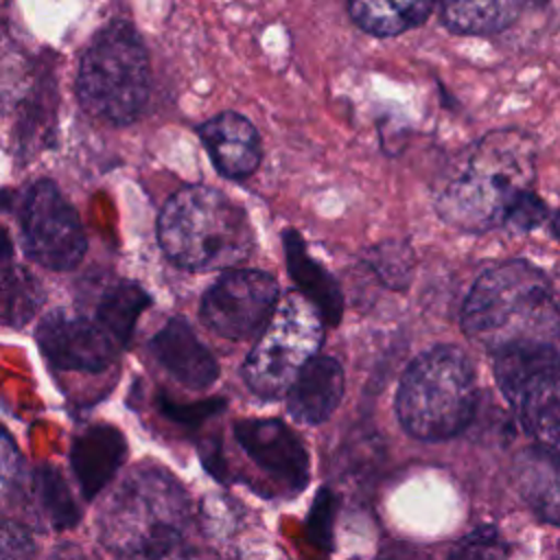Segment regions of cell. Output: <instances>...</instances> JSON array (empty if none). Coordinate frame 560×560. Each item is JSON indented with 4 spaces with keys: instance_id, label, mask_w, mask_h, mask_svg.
<instances>
[{
    "instance_id": "obj_1",
    "label": "cell",
    "mask_w": 560,
    "mask_h": 560,
    "mask_svg": "<svg viewBox=\"0 0 560 560\" xmlns=\"http://www.w3.org/2000/svg\"><path fill=\"white\" fill-rule=\"evenodd\" d=\"M534 175V138L518 129L490 131L459 158L435 197V210L459 230H492L512 221L532 195Z\"/></svg>"
},
{
    "instance_id": "obj_2",
    "label": "cell",
    "mask_w": 560,
    "mask_h": 560,
    "mask_svg": "<svg viewBox=\"0 0 560 560\" xmlns=\"http://www.w3.org/2000/svg\"><path fill=\"white\" fill-rule=\"evenodd\" d=\"M462 328L497 354L556 341L560 308L540 269L525 260H510L477 278L464 302Z\"/></svg>"
},
{
    "instance_id": "obj_3",
    "label": "cell",
    "mask_w": 560,
    "mask_h": 560,
    "mask_svg": "<svg viewBox=\"0 0 560 560\" xmlns=\"http://www.w3.org/2000/svg\"><path fill=\"white\" fill-rule=\"evenodd\" d=\"M164 254L186 269H228L245 260L254 245L247 212L210 186H184L158 217Z\"/></svg>"
},
{
    "instance_id": "obj_4",
    "label": "cell",
    "mask_w": 560,
    "mask_h": 560,
    "mask_svg": "<svg viewBox=\"0 0 560 560\" xmlns=\"http://www.w3.org/2000/svg\"><path fill=\"white\" fill-rule=\"evenodd\" d=\"M151 96V66L144 42L127 20L107 22L88 44L79 72L77 98L85 114L107 125L136 122Z\"/></svg>"
},
{
    "instance_id": "obj_5",
    "label": "cell",
    "mask_w": 560,
    "mask_h": 560,
    "mask_svg": "<svg viewBox=\"0 0 560 560\" xmlns=\"http://www.w3.org/2000/svg\"><path fill=\"white\" fill-rule=\"evenodd\" d=\"M475 405V370L453 346L420 354L405 372L396 396L400 424L420 440L453 438L470 422Z\"/></svg>"
},
{
    "instance_id": "obj_6",
    "label": "cell",
    "mask_w": 560,
    "mask_h": 560,
    "mask_svg": "<svg viewBox=\"0 0 560 560\" xmlns=\"http://www.w3.org/2000/svg\"><path fill=\"white\" fill-rule=\"evenodd\" d=\"M190 503L168 472L147 466L129 472L101 510V538L122 556L182 540Z\"/></svg>"
},
{
    "instance_id": "obj_7",
    "label": "cell",
    "mask_w": 560,
    "mask_h": 560,
    "mask_svg": "<svg viewBox=\"0 0 560 560\" xmlns=\"http://www.w3.org/2000/svg\"><path fill=\"white\" fill-rule=\"evenodd\" d=\"M319 308L302 293L284 295L243 365L247 385L273 398L287 394L304 365L317 357L324 337Z\"/></svg>"
},
{
    "instance_id": "obj_8",
    "label": "cell",
    "mask_w": 560,
    "mask_h": 560,
    "mask_svg": "<svg viewBox=\"0 0 560 560\" xmlns=\"http://www.w3.org/2000/svg\"><path fill=\"white\" fill-rule=\"evenodd\" d=\"M494 376L523 427L560 457V354L551 343L497 352Z\"/></svg>"
},
{
    "instance_id": "obj_9",
    "label": "cell",
    "mask_w": 560,
    "mask_h": 560,
    "mask_svg": "<svg viewBox=\"0 0 560 560\" xmlns=\"http://www.w3.org/2000/svg\"><path fill=\"white\" fill-rule=\"evenodd\" d=\"M18 221L22 245L39 265L66 271L83 258L88 247L83 225L55 182L39 179L22 192Z\"/></svg>"
},
{
    "instance_id": "obj_10",
    "label": "cell",
    "mask_w": 560,
    "mask_h": 560,
    "mask_svg": "<svg viewBox=\"0 0 560 560\" xmlns=\"http://www.w3.org/2000/svg\"><path fill=\"white\" fill-rule=\"evenodd\" d=\"M278 306V282L258 269L223 273L203 295L201 317L225 339H249L260 332Z\"/></svg>"
},
{
    "instance_id": "obj_11",
    "label": "cell",
    "mask_w": 560,
    "mask_h": 560,
    "mask_svg": "<svg viewBox=\"0 0 560 560\" xmlns=\"http://www.w3.org/2000/svg\"><path fill=\"white\" fill-rule=\"evenodd\" d=\"M37 341L55 368L74 372H101L120 350V343L98 319L92 322L66 311H52L42 319Z\"/></svg>"
},
{
    "instance_id": "obj_12",
    "label": "cell",
    "mask_w": 560,
    "mask_h": 560,
    "mask_svg": "<svg viewBox=\"0 0 560 560\" xmlns=\"http://www.w3.org/2000/svg\"><path fill=\"white\" fill-rule=\"evenodd\" d=\"M243 451L276 481L300 490L308 481V457L298 435L278 420H245L236 424Z\"/></svg>"
},
{
    "instance_id": "obj_13",
    "label": "cell",
    "mask_w": 560,
    "mask_h": 560,
    "mask_svg": "<svg viewBox=\"0 0 560 560\" xmlns=\"http://www.w3.org/2000/svg\"><path fill=\"white\" fill-rule=\"evenodd\" d=\"M197 136L223 177L245 179L260 166V136L249 118L236 112H221L203 120L197 127Z\"/></svg>"
},
{
    "instance_id": "obj_14",
    "label": "cell",
    "mask_w": 560,
    "mask_h": 560,
    "mask_svg": "<svg viewBox=\"0 0 560 560\" xmlns=\"http://www.w3.org/2000/svg\"><path fill=\"white\" fill-rule=\"evenodd\" d=\"M151 352L158 363L190 389H203L214 383L219 365L212 352L199 341L186 319L175 317L151 339Z\"/></svg>"
},
{
    "instance_id": "obj_15",
    "label": "cell",
    "mask_w": 560,
    "mask_h": 560,
    "mask_svg": "<svg viewBox=\"0 0 560 560\" xmlns=\"http://www.w3.org/2000/svg\"><path fill=\"white\" fill-rule=\"evenodd\" d=\"M289 413L304 424H319L343 396V370L332 357H313L287 392Z\"/></svg>"
},
{
    "instance_id": "obj_16",
    "label": "cell",
    "mask_w": 560,
    "mask_h": 560,
    "mask_svg": "<svg viewBox=\"0 0 560 560\" xmlns=\"http://www.w3.org/2000/svg\"><path fill=\"white\" fill-rule=\"evenodd\" d=\"M125 453V438L114 427H92L74 440L70 462L88 499L112 479Z\"/></svg>"
},
{
    "instance_id": "obj_17",
    "label": "cell",
    "mask_w": 560,
    "mask_h": 560,
    "mask_svg": "<svg viewBox=\"0 0 560 560\" xmlns=\"http://www.w3.org/2000/svg\"><path fill=\"white\" fill-rule=\"evenodd\" d=\"M516 486L527 505L547 523L560 527V457L534 446L516 457Z\"/></svg>"
},
{
    "instance_id": "obj_18",
    "label": "cell",
    "mask_w": 560,
    "mask_h": 560,
    "mask_svg": "<svg viewBox=\"0 0 560 560\" xmlns=\"http://www.w3.org/2000/svg\"><path fill=\"white\" fill-rule=\"evenodd\" d=\"M282 241H284L289 273L300 287V293L306 295L319 308L326 324H337L343 308L337 282L317 260L308 256L304 241L300 238L298 232L287 230Z\"/></svg>"
},
{
    "instance_id": "obj_19",
    "label": "cell",
    "mask_w": 560,
    "mask_h": 560,
    "mask_svg": "<svg viewBox=\"0 0 560 560\" xmlns=\"http://www.w3.org/2000/svg\"><path fill=\"white\" fill-rule=\"evenodd\" d=\"M438 0H348L352 22L376 37L402 35L420 26Z\"/></svg>"
},
{
    "instance_id": "obj_20",
    "label": "cell",
    "mask_w": 560,
    "mask_h": 560,
    "mask_svg": "<svg viewBox=\"0 0 560 560\" xmlns=\"http://www.w3.org/2000/svg\"><path fill=\"white\" fill-rule=\"evenodd\" d=\"M523 0H438L444 26L459 35H492L508 28Z\"/></svg>"
},
{
    "instance_id": "obj_21",
    "label": "cell",
    "mask_w": 560,
    "mask_h": 560,
    "mask_svg": "<svg viewBox=\"0 0 560 560\" xmlns=\"http://www.w3.org/2000/svg\"><path fill=\"white\" fill-rule=\"evenodd\" d=\"M147 304L149 295L142 287L133 282H118L103 293L96 319L120 346H125L131 337L138 315L147 308Z\"/></svg>"
},
{
    "instance_id": "obj_22",
    "label": "cell",
    "mask_w": 560,
    "mask_h": 560,
    "mask_svg": "<svg viewBox=\"0 0 560 560\" xmlns=\"http://www.w3.org/2000/svg\"><path fill=\"white\" fill-rule=\"evenodd\" d=\"M35 492L42 510L55 527H68L77 521L79 512L68 492L63 477L55 468H39L35 475Z\"/></svg>"
},
{
    "instance_id": "obj_23",
    "label": "cell",
    "mask_w": 560,
    "mask_h": 560,
    "mask_svg": "<svg viewBox=\"0 0 560 560\" xmlns=\"http://www.w3.org/2000/svg\"><path fill=\"white\" fill-rule=\"evenodd\" d=\"M39 302V287L24 269H7L4 271V322L22 324L33 315Z\"/></svg>"
},
{
    "instance_id": "obj_24",
    "label": "cell",
    "mask_w": 560,
    "mask_h": 560,
    "mask_svg": "<svg viewBox=\"0 0 560 560\" xmlns=\"http://www.w3.org/2000/svg\"><path fill=\"white\" fill-rule=\"evenodd\" d=\"M448 560H508V545L494 527H477L453 547Z\"/></svg>"
},
{
    "instance_id": "obj_25",
    "label": "cell",
    "mask_w": 560,
    "mask_h": 560,
    "mask_svg": "<svg viewBox=\"0 0 560 560\" xmlns=\"http://www.w3.org/2000/svg\"><path fill=\"white\" fill-rule=\"evenodd\" d=\"M407 252H402V247L398 249H392V245H383L381 252H374L372 254V262H374V269L378 271V276L394 284V287H402L405 284V278L409 273V262H407Z\"/></svg>"
},
{
    "instance_id": "obj_26",
    "label": "cell",
    "mask_w": 560,
    "mask_h": 560,
    "mask_svg": "<svg viewBox=\"0 0 560 560\" xmlns=\"http://www.w3.org/2000/svg\"><path fill=\"white\" fill-rule=\"evenodd\" d=\"M122 560H197V556L182 540H173L129 553Z\"/></svg>"
},
{
    "instance_id": "obj_27",
    "label": "cell",
    "mask_w": 560,
    "mask_h": 560,
    "mask_svg": "<svg viewBox=\"0 0 560 560\" xmlns=\"http://www.w3.org/2000/svg\"><path fill=\"white\" fill-rule=\"evenodd\" d=\"M33 551L31 538L15 525L4 523L2 534V560H28Z\"/></svg>"
},
{
    "instance_id": "obj_28",
    "label": "cell",
    "mask_w": 560,
    "mask_h": 560,
    "mask_svg": "<svg viewBox=\"0 0 560 560\" xmlns=\"http://www.w3.org/2000/svg\"><path fill=\"white\" fill-rule=\"evenodd\" d=\"M328 518H330V497L326 492L319 494V501L313 505V514H311V525L317 534V540L328 545V536H330V525H328Z\"/></svg>"
},
{
    "instance_id": "obj_29",
    "label": "cell",
    "mask_w": 560,
    "mask_h": 560,
    "mask_svg": "<svg viewBox=\"0 0 560 560\" xmlns=\"http://www.w3.org/2000/svg\"><path fill=\"white\" fill-rule=\"evenodd\" d=\"M376 560H427V556L418 549H411L405 545H394V547L383 549Z\"/></svg>"
}]
</instances>
